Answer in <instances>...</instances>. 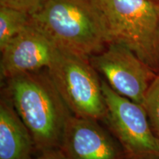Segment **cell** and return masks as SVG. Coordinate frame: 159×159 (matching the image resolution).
Wrapping results in <instances>:
<instances>
[{"label": "cell", "instance_id": "obj_7", "mask_svg": "<svg viewBox=\"0 0 159 159\" xmlns=\"http://www.w3.org/2000/svg\"><path fill=\"white\" fill-rule=\"evenodd\" d=\"M57 45L33 21L1 50L2 78L47 69Z\"/></svg>", "mask_w": 159, "mask_h": 159}, {"label": "cell", "instance_id": "obj_11", "mask_svg": "<svg viewBox=\"0 0 159 159\" xmlns=\"http://www.w3.org/2000/svg\"><path fill=\"white\" fill-rule=\"evenodd\" d=\"M142 106L148 115L151 128L159 138V74L149 87Z\"/></svg>", "mask_w": 159, "mask_h": 159}, {"label": "cell", "instance_id": "obj_1", "mask_svg": "<svg viewBox=\"0 0 159 159\" xmlns=\"http://www.w3.org/2000/svg\"><path fill=\"white\" fill-rule=\"evenodd\" d=\"M7 80L10 99L41 152L61 148L71 112L52 80L47 69Z\"/></svg>", "mask_w": 159, "mask_h": 159}, {"label": "cell", "instance_id": "obj_4", "mask_svg": "<svg viewBox=\"0 0 159 159\" xmlns=\"http://www.w3.org/2000/svg\"><path fill=\"white\" fill-rule=\"evenodd\" d=\"M47 71L71 114L96 121L106 119L102 82L89 58L57 46Z\"/></svg>", "mask_w": 159, "mask_h": 159}, {"label": "cell", "instance_id": "obj_13", "mask_svg": "<svg viewBox=\"0 0 159 159\" xmlns=\"http://www.w3.org/2000/svg\"><path fill=\"white\" fill-rule=\"evenodd\" d=\"M31 159H68V158L61 148H55L43 151L40 156Z\"/></svg>", "mask_w": 159, "mask_h": 159}, {"label": "cell", "instance_id": "obj_8", "mask_svg": "<svg viewBox=\"0 0 159 159\" xmlns=\"http://www.w3.org/2000/svg\"><path fill=\"white\" fill-rule=\"evenodd\" d=\"M61 149L68 159H123L122 150L97 121L71 114Z\"/></svg>", "mask_w": 159, "mask_h": 159}, {"label": "cell", "instance_id": "obj_12", "mask_svg": "<svg viewBox=\"0 0 159 159\" xmlns=\"http://www.w3.org/2000/svg\"><path fill=\"white\" fill-rule=\"evenodd\" d=\"M47 0H0V5L8 6L33 15L42 7Z\"/></svg>", "mask_w": 159, "mask_h": 159}, {"label": "cell", "instance_id": "obj_14", "mask_svg": "<svg viewBox=\"0 0 159 159\" xmlns=\"http://www.w3.org/2000/svg\"><path fill=\"white\" fill-rule=\"evenodd\" d=\"M154 1H157V2H159V0H154Z\"/></svg>", "mask_w": 159, "mask_h": 159}, {"label": "cell", "instance_id": "obj_10", "mask_svg": "<svg viewBox=\"0 0 159 159\" xmlns=\"http://www.w3.org/2000/svg\"><path fill=\"white\" fill-rule=\"evenodd\" d=\"M32 21L27 12L0 5V50Z\"/></svg>", "mask_w": 159, "mask_h": 159}, {"label": "cell", "instance_id": "obj_5", "mask_svg": "<svg viewBox=\"0 0 159 159\" xmlns=\"http://www.w3.org/2000/svg\"><path fill=\"white\" fill-rule=\"evenodd\" d=\"M106 119L128 159H159V138L142 105L116 93L101 80Z\"/></svg>", "mask_w": 159, "mask_h": 159}, {"label": "cell", "instance_id": "obj_6", "mask_svg": "<svg viewBox=\"0 0 159 159\" xmlns=\"http://www.w3.org/2000/svg\"><path fill=\"white\" fill-rule=\"evenodd\" d=\"M89 61L116 93L142 105L149 87L158 75L120 43H109Z\"/></svg>", "mask_w": 159, "mask_h": 159}, {"label": "cell", "instance_id": "obj_2", "mask_svg": "<svg viewBox=\"0 0 159 159\" xmlns=\"http://www.w3.org/2000/svg\"><path fill=\"white\" fill-rule=\"evenodd\" d=\"M31 16L58 47L88 58L109 44L99 0H47Z\"/></svg>", "mask_w": 159, "mask_h": 159}, {"label": "cell", "instance_id": "obj_9", "mask_svg": "<svg viewBox=\"0 0 159 159\" xmlns=\"http://www.w3.org/2000/svg\"><path fill=\"white\" fill-rule=\"evenodd\" d=\"M34 141L12 104H0V159H31Z\"/></svg>", "mask_w": 159, "mask_h": 159}, {"label": "cell", "instance_id": "obj_3", "mask_svg": "<svg viewBox=\"0 0 159 159\" xmlns=\"http://www.w3.org/2000/svg\"><path fill=\"white\" fill-rule=\"evenodd\" d=\"M109 43L130 49L159 74V2L99 0Z\"/></svg>", "mask_w": 159, "mask_h": 159}]
</instances>
